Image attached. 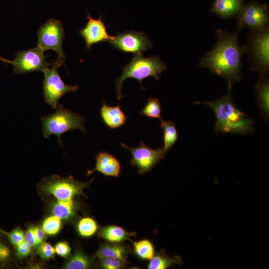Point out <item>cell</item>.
I'll return each instance as SVG.
<instances>
[{"mask_svg":"<svg viewBox=\"0 0 269 269\" xmlns=\"http://www.w3.org/2000/svg\"><path fill=\"white\" fill-rule=\"evenodd\" d=\"M37 35V46L44 51L49 50L54 51L58 57L65 62L66 57L62 48L64 29L60 20L49 18L39 27Z\"/></svg>","mask_w":269,"mask_h":269,"instance_id":"cell-8","label":"cell"},{"mask_svg":"<svg viewBox=\"0 0 269 269\" xmlns=\"http://www.w3.org/2000/svg\"><path fill=\"white\" fill-rule=\"evenodd\" d=\"M0 267H1L0 266Z\"/></svg>","mask_w":269,"mask_h":269,"instance_id":"cell-38","label":"cell"},{"mask_svg":"<svg viewBox=\"0 0 269 269\" xmlns=\"http://www.w3.org/2000/svg\"><path fill=\"white\" fill-rule=\"evenodd\" d=\"M33 229L37 245L39 246L44 241L45 233L40 227L33 226Z\"/></svg>","mask_w":269,"mask_h":269,"instance_id":"cell-35","label":"cell"},{"mask_svg":"<svg viewBox=\"0 0 269 269\" xmlns=\"http://www.w3.org/2000/svg\"><path fill=\"white\" fill-rule=\"evenodd\" d=\"M65 62L60 58L53 60L51 67L43 71V95L44 101L52 108L56 109L59 99L66 94L75 92L78 85L69 86L65 84L58 72V68Z\"/></svg>","mask_w":269,"mask_h":269,"instance_id":"cell-7","label":"cell"},{"mask_svg":"<svg viewBox=\"0 0 269 269\" xmlns=\"http://www.w3.org/2000/svg\"><path fill=\"white\" fill-rule=\"evenodd\" d=\"M243 47L245 53L249 55L251 69L260 75L267 74L269 68V26L252 30Z\"/></svg>","mask_w":269,"mask_h":269,"instance_id":"cell-6","label":"cell"},{"mask_svg":"<svg viewBox=\"0 0 269 269\" xmlns=\"http://www.w3.org/2000/svg\"><path fill=\"white\" fill-rule=\"evenodd\" d=\"M245 5V0H214L210 11L228 19L236 16Z\"/></svg>","mask_w":269,"mask_h":269,"instance_id":"cell-16","label":"cell"},{"mask_svg":"<svg viewBox=\"0 0 269 269\" xmlns=\"http://www.w3.org/2000/svg\"><path fill=\"white\" fill-rule=\"evenodd\" d=\"M38 253L41 259L49 260L54 257L55 250L50 244L43 242L39 246Z\"/></svg>","mask_w":269,"mask_h":269,"instance_id":"cell-30","label":"cell"},{"mask_svg":"<svg viewBox=\"0 0 269 269\" xmlns=\"http://www.w3.org/2000/svg\"><path fill=\"white\" fill-rule=\"evenodd\" d=\"M149 261L147 265L148 269H167L175 265L182 266L183 263L180 256L167 255L164 250L154 254Z\"/></svg>","mask_w":269,"mask_h":269,"instance_id":"cell-20","label":"cell"},{"mask_svg":"<svg viewBox=\"0 0 269 269\" xmlns=\"http://www.w3.org/2000/svg\"><path fill=\"white\" fill-rule=\"evenodd\" d=\"M25 241L31 247H37V242L34 234L33 227H30L25 233Z\"/></svg>","mask_w":269,"mask_h":269,"instance_id":"cell-34","label":"cell"},{"mask_svg":"<svg viewBox=\"0 0 269 269\" xmlns=\"http://www.w3.org/2000/svg\"><path fill=\"white\" fill-rule=\"evenodd\" d=\"M258 103L262 114L268 120L269 114V81L267 74H260L256 85Z\"/></svg>","mask_w":269,"mask_h":269,"instance_id":"cell-19","label":"cell"},{"mask_svg":"<svg viewBox=\"0 0 269 269\" xmlns=\"http://www.w3.org/2000/svg\"><path fill=\"white\" fill-rule=\"evenodd\" d=\"M166 69V64L157 55L145 57L141 54L134 55L130 62L123 67L121 75L115 80L118 100L120 101L124 97L122 91L123 83L126 79L129 78L136 79L139 81L141 88L145 90L142 83L143 79L152 77L159 80L161 73Z\"/></svg>","mask_w":269,"mask_h":269,"instance_id":"cell-3","label":"cell"},{"mask_svg":"<svg viewBox=\"0 0 269 269\" xmlns=\"http://www.w3.org/2000/svg\"><path fill=\"white\" fill-rule=\"evenodd\" d=\"M94 263V259L87 256L79 249L67 261L63 268L66 269H86L91 268Z\"/></svg>","mask_w":269,"mask_h":269,"instance_id":"cell-22","label":"cell"},{"mask_svg":"<svg viewBox=\"0 0 269 269\" xmlns=\"http://www.w3.org/2000/svg\"><path fill=\"white\" fill-rule=\"evenodd\" d=\"M232 88L228 87V93L219 99L194 103L207 105L214 112L216 133L253 134L254 122L237 107L232 97Z\"/></svg>","mask_w":269,"mask_h":269,"instance_id":"cell-2","label":"cell"},{"mask_svg":"<svg viewBox=\"0 0 269 269\" xmlns=\"http://www.w3.org/2000/svg\"><path fill=\"white\" fill-rule=\"evenodd\" d=\"M99 228L96 221L92 218L85 217L80 219L76 225L78 234L84 238H89L94 235Z\"/></svg>","mask_w":269,"mask_h":269,"instance_id":"cell-25","label":"cell"},{"mask_svg":"<svg viewBox=\"0 0 269 269\" xmlns=\"http://www.w3.org/2000/svg\"><path fill=\"white\" fill-rule=\"evenodd\" d=\"M54 248L55 253L60 257L68 258L71 254V247L66 241L57 243Z\"/></svg>","mask_w":269,"mask_h":269,"instance_id":"cell-32","label":"cell"},{"mask_svg":"<svg viewBox=\"0 0 269 269\" xmlns=\"http://www.w3.org/2000/svg\"><path fill=\"white\" fill-rule=\"evenodd\" d=\"M47 56L44 54V51L37 46L18 51L12 61L13 71L19 74L36 71L43 72L52 64L47 62Z\"/></svg>","mask_w":269,"mask_h":269,"instance_id":"cell-11","label":"cell"},{"mask_svg":"<svg viewBox=\"0 0 269 269\" xmlns=\"http://www.w3.org/2000/svg\"><path fill=\"white\" fill-rule=\"evenodd\" d=\"M122 170L120 161L108 152H100L96 156V165L94 169L87 171V176L98 171L106 176L119 177Z\"/></svg>","mask_w":269,"mask_h":269,"instance_id":"cell-14","label":"cell"},{"mask_svg":"<svg viewBox=\"0 0 269 269\" xmlns=\"http://www.w3.org/2000/svg\"><path fill=\"white\" fill-rule=\"evenodd\" d=\"M139 114L141 116H144L149 118L159 119L161 121L163 120L161 116L160 102L155 98H149Z\"/></svg>","mask_w":269,"mask_h":269,"instance_id":"cell-26","label":"cell"},{"mask_svg":"<svg viewBox=\"0 0 269 269\" xmlns=\"http://www.w3.org/2000/svg\"><path fill=\"white\" fill-rule=\"evenodd\" d=\"M121 145L131 152L130 164L137 168L138 173L140 175L151 171L165 155L162 147L152 149L145 144L143 141H140L139 146L135 147H130L124 143Z\"/></svg>","mask_w":269,"mask_h":269,"instance_id":"cell-9","label":"cell"},{"mask_svg":"<svg viewBox=\"0 0 269 269\" xmlns=\"http://www.w3.org/2000/svg\"><path fill=\"white\" fill-rule=\"evenodd\" d=\"M236 17L238 31L245 27L252 30L261 29L268 26L269 6L266 3L251 1L244 6Z\"/></svg>","mask_w":269,"mask_h":269,"instance_id":"cell-12","label":"cell"},{"mask_svg":"<svg viewBox=\"0 0 269 269\" xmlns=\"http://www.w3.org/2000/svg\"><path fill=\"white\" fill-rule=\"evenodd\" d=\"M103 16L100 14L98 18L95 19L88 13L86 25L83 29L78 31L84 39L88 50H90L93 45L108 42L113 37L107 32V26L103 20Z\"/></svg>","mask_w":269,"mask_h":269,"instance_id":"cell-13","label":"cell"},{"mask_svg":"<svg viewBox=\"0 0 269 269\" xmlns=\"http://www.w3.org/2000/svg\"><path fill=\"white\" fill-rule=\"evenodd\" d=\"M132 252L128 245L122 243L106 242L101 245L95 256L98 259L109 258L127 261L128 255Z\"/></svg>","mask_w":269,"mask_h":269,"instance_id":"cell-17","label":"cell"},{"mask_svg":"<svg viewBox=\"0 0 269 269\" xmlns=\"http://www.w3.org/2000/svg\"><path fill=\"white\" fill-rule=\"evenodd\" d=\"M133 250L138 258L142 260H150L155 254V248L152 243L147 240L143 239L137 241H132Z\"/></svg>","mask_w":269,"mask_h":269,"instance_id":"cell-24","label":"cell"},{"mask_svg":"<svg viewBox=\"0 0 269 269\" xmlns=\"http://www.w3.org/2000/svg\"><path fill=\"white\" fill-rule=\"evenodd\" d=\"M127 261L114 258L99 259V267L103 269H121L127 267Z\"/></svg>","mask_w":269,"mask_h":269,"instance_id":"cell-28","label":"cell"},{"mask_svg":"<svg viewBox=\"0 0 269 269\" xmlns=\"http://www.w3.org/2000/svg\"><path fill=\"white\" fill-rule=\"evenodd\" d=\"M56 110L48 115L41 118L42 133L44 138L52 135L57 137L59 144L63 147L61 137L65 133L75 129L80 130L86 134L84 127L85 118L59 105Z\"/></svg>","mask_w":269,"mask_h":269,"instance_id":"cell-4","label":"cell"},{"mask_svg":"<svg viewBox=\"0 0 269 269\" xmlns=\"http://www.w3.org/2000/svg\"><path fill=\"white\" fill-rule=\"evenodd\" d=\"M15 248L16 250V256L18 258H24L31 253V247L25 241H24Z\"/></svg>","mask_w":269,"mask_h":269,"instance_id":"cell-33","label":"cell"},{"mask_svg":"<svg viewBox=\"0 0 269 269\" xmlns=\"http://www.w3.org/2000/svg\"><path fill=\"white\" fill-rule=\"evenodd\" d=\"M5 231H4V230H2V229L0 228V236H5Z\"/></svg>","mask_w":269,"mask_h":269,"instance_id":"cell-37","label":"cell"},{"mask_svg":"<svg viewBox=\"0 0 269 269\" xmlns=\"http://www.w3.org/2000/svg\"><path fill=\"white\" fill-rule=\"evenodd\" d=\"M134 232H130L121 227L108 225L101 228L98 232V237L108 242L120 243L126 241H131L132 237L136 236Z\"/></svg>","mask_w":269,"mask_h":269,"instance_id":"cell-18","label":"cell"},{"mask_svg":"<svg viewBox=\"0 0 269 269\" xmlns=\"http://www.w3.org/2000/svg\"><path fill=\"white\" fill-rule=\"evenodd\" d=\"M160 127L163 130V150L166 154L178 139L175 123L172 121H161Z\"/></svg>","mask_w":269,"mask_h":269,"instance_id":"cell-23","label":"cell"},{"mask_svg":"<svg viewBox=\"0 0 269 269\" xmlns=\"http://www.w3.org/2000/svg\"><path fill=\"white\" fill-rule=\"evenodd\" d=\"M0 60L4 62L9 63L11 64L12 63V61L5 59L2 57H0Z\"/></svg>","mask_w":269,"mask_h":269,"instance_id":"cell-36","label":"cell"},{"mask_svg":"<svg viewBox=\"0 0 269 269\" xmlns=\"http://www.w3.org/2000/svg\"><path fill=\"white\" fill-rule=\"evenodd\" d=\"M5 236L14 247L25 241V234L19 227L14 229L10 232H5Z\"/></svg>","mask_w":269,"mask_h":269,"instance_id":"cell-29","label":"cell"},{"mask_svg":"<svg viewBox=\"0 0 269 269\" xmlns=\"http://www.w3.org/2000/svg\"><path fill=\"white\" fill-rule=\"evenodd\" d=\"M239 31L230 33L222 29L216 30L217 40L212 50L200 61V66L225 79L228 87L241 79L243 46L238 41Z\"/></svg>","mask_w":269,"mask_h":269,"instance_id":"cell-1","label":"cell"},{"mask_svg":"<svg viewBox=\"0 0 269 269\" xmlns=\"http://www.w3.org/2000/svg\"><path fill=\"white\" fill-rule=\"evenodd\" d=\"M108 42L120 51L134 55L141 54L152 46V42L144 32L132 30L118 33Z\"/></svg>","mask_w":269,"mask_h":269,"instance_id":"cell-10","label":"cell"},{"mask_svg":"<svg viewBox=\"0 0 269 269\" xmlns=\"http://www.w3.org/2000/svg\"><path fill=\"white\" fill-rule=\"evenodd\" d=\"M78 206L75 199L68 201L55 200L51 206L53 215L63 220H70L77 215Z\"/></svg>","mask_w":269,"mask_h":269,"instance_id":"cell-21","label":"cell"},{"mask_svg":"<svg viewBox=\"0 0 269 269\" xmlns=\"http://www.w3.org/2000/svg\"><path fill=\"white\" fill-rule=\"evenodd\" d=\"M62 227L61 219L53 215L49 216L43 221L42 229L45 234L54 236L57 234Z\"/></svg>","mask_w":269,"mask_h":269,"instance_id":"cell-27","label":"cell"},{"mask_svg":"<svg viewBox=\"0 0 269 269\" xmlns=\"http://www.w3.org/2000/svg\"><path fill=\"white\" fill-rule=\"evenodd\" d=\"M11 259V252L9 248L0 240V266L2 267Z\"/></svg>","mask_w":269,"mask_h":269,"instance_id":"cell-31","label":"cell"},{"mask_svg":"<svg viewBox=\"0 0 269 269\" xmlns=\"http://www.w3.org/2000/svg\"><path fill=\"white\" fill-rule=\"evenodd\" d=\"M100 115L104 124L111 129H116L125 125L128 117L120 107V103L114 106L108 105L103 100Z\"/></svg>","mask_w":269,"mask_h":269,"instance_id":"cell-15","label":"cell"},{"mask_svg":"<svg viewBox=\"0 0 269 269\" xmlns=\"http://www.w3.org/2000/svg\"><path fill=\"white\" fill-rule=\"evenodd\" d=\"M93 179L82 182L71 175L62 177L53 175L44 178L39 184V188L42 193L53 196L56 200H72L78 196H85L84 190Z\"/></svg>","mask_w":269,"mask_h":269,"instance_id":"cell-5","label":"cell"}]
</instances>
